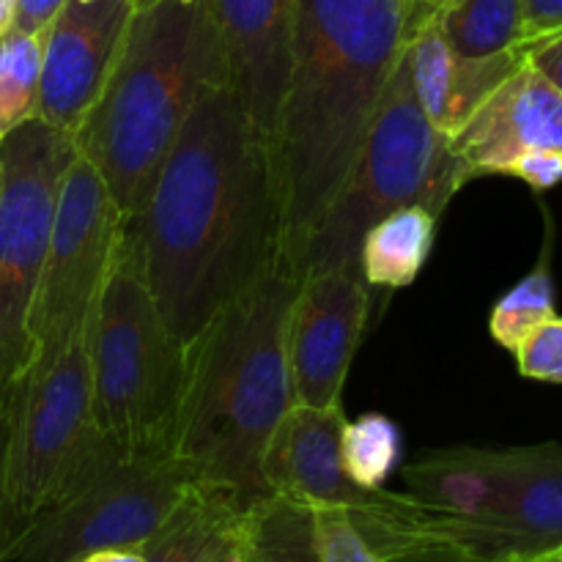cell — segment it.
<instances>
[{
	"label": "cell",
	"instance_id": "obj_14",
	"mask_svg": "<svg viewBox=\"0 0 562 562\" xmlns=\"http://www.w3.org/2000/svg\"><path fill=\"white\" fill-rule=\"evenodd\" d=\"M209 5L228 60V86L272 146L300 0H209Z\"/></svg>",
	"mask_w": 562,
	"mask_h": 562
},
{
	"label": "cell",
	"instance_id": "obj_12",
	"mask_svg": "<svg viewBox=\"0 0 562 562\" xmlns=\"http://www.w3.org/2000/svg\"><path fill=\"white\" fill-rule=\"evenodd\" d=\"M132 0H66L42 33L38 119L75 137L126 44Z\"/></svg>",
	"mask_w": 562,
	"mask_h": 562
},
{
	"label": "cell",
	"instance_id": "obj_16",
	"mask_svg": "<svg viewBox=\"0 0 562 562\" xmlns=\"http://www.w3.org/2000/svg\"><path fill=\"white\" fill-rule=\"evenodd\" d=\"M450 146L470 170V179L505 176L508 165L532 148L562 151V93L525 60L450 135Z\"/></svg>",
	"mask_w": 562,
	"mask_h": 562
},
{
	"label": "cell",
	"instance_id": "obj_23",
	"mask_svg": "<svg viewBox=\"0 0 562 562\" xmlns=\"http://www.w3.org/2000/svg\"><path fill=\"white\" fill-rule=\"evenodd\" d=\"M401 459V428L384 415L346 420L340 431V461L357 488L379 492Z\"/></svg>",
	"mask_w": 562,
	"mask_h": 562
},
{
	"label": "cell",
	"instance_id": "obj_22",
	"mask_svg": "<svg viewBox=\"0 0 562 562\" xmlns=\"http://www.w3.org/2000/svg\"><path fill=\"white\" fill-rule=\"evenodd\" d=\"M38 80H42V36L16 31L0 33V135L25 121L38 119Z\"/></svg>",
	"mask_w": 562,
	"mask_h": 562
},
{
	"label": "cell",
	"instance_id": "obj_2",
	"mask_svg": "<svg viewBox=\"0 0 562 562\" xmlns=\"http://www.w3.org/2000/svg\"><path fill=\"white\" fill-rule=\"evenodd\" d=\"M412 36L406 0H300L272 137L280 258L296 261L355 165Z\"/></svg>",
	"mask_w": 562,
	"mask_h": 562
},
{
	"label": "cell",
	"instance_id": "obj_34",
	"mask_svg": "<svg viewBox=\"0 0 562 562\" xmlns=\"http://www.w3.org/2000/svg\"><path fill=\"white\" fill-rule=\"evenodd\" d=\"M492 562H562V547L547 549V552H538V554H521V558H503Z\"/></svg>",
	"mask_w": 562,
	"mask_h": 562
},
{
	"label": "cell",
	"instance_id": "obj_13",
	"mask_svg": "<svg viewBox=\"0 0 562 562\" xmlns=\"http://www.w3.org/2000/svg\"><path fill=\"white\" fill-rule=\"evenodd\" d=\"M340 409H313L294 404L274 428L263 453V477L278 497L305 508H344L362 525L379 510L384 488L366 492L357 488L344 472L340 461Z\"/></svg>",
	"mask_w": 562,
	"mask_h": 562
},
{
	"label": "cell",
	"instance_id": "obj_27",
	"mask_svg": "<svg viewBox=\"0 0 562 562\" xmlns=\"http://www.w3.org/2000/svg\"><path fill=\"white\" fill-rule=\"evenodd\" d=\"M9 434H11V393L0 390V562H9L14 547L16 527L9 508V488H5V461H9Z\"/></svg>",
	"mask_w": 562,
	"mask_h": 562
},
{
	"label": "cell",
	"instance_id": "obj_15",
	"mask_svg": "<svg viewBox=\"0 0 562 562\" xmlns=\"http://www.w3.org/2000/svg\"><path fill=\"white\" fill-rule=\"evenodd\" d=\"M562 547V442L503 450V481L492 519L472 536L470 562L538 554Z\"/></svg>",
	"mask_w": 562,
	"mask_h": 562
},
{
	"label": "cell",
	"instance_id": "obj_3",
	"mask_svg": "<svg viewBox=\"0 0 562 562\" xmlns=\"http://www.w3.org/2000/svg\"><path fill=\"white\" fill-rule=\"evenodd\" d=\"M300 280L280 258L187 344L170 453L198 486L245 510L272 497L263 453L294 406L285 327Z\"/></svg>",
	"mask_w": 562,
	"mask_h": 562
},
{
	"label": "cell",
	"instance_id": "obj_9",
	"mask_svg": "<svg viewBox=\"0 0 562 562\" xmlns=\"http://www.w3.org/2000/svg\"><path fill=\"white\" fill-rule=\"evenodd\" d=\"M195 488L170 450L126 453L86 488L33 516L9 562H75L99 549H140Z\"/></svg>",
	"mask_w": 562,
	"mask_h": 562
},
{
	"label": "cell",
	"instance_id": "obj_32",
	"mask_svg": "<svg viewBox=\"0 0 562 562\" xmlns=\"http://www.w3.org/2000/svg\"><path fill=\"white\" fill-rule=\"evenodd\" d=\"M406 3H409L412 31H415V25H420L423 20L434 16V11L439 9V3H442V0H406Z\"/></svg>",
	"mask_w": 562,
	"mask_h": 562
},
{
	"label": "cell",
	"instance_id": "obj_26",
	"mask_svg": "<svg viewBox=\"0 0 562 562\" xmlns=\"http://www.w3.org/2000/svg\"><path fill=\"white\" fill-rule=\"evenodd\" d=\"M505 176H516L536 192H547L562 181V151L560 148H532L519 154L508 165Z\"/></svg>",
	"mask_w": 562,
	"mask_h": 562
},
{
	"label": "cell",
	"instance_id": "obj_25",
	"mask_svg": "<svg viewBox=\"0 0 562 562\" xmlns=\"http://www.w3.org/2000/svg\"><path fill=\"white\" fill-rule=\"evenodd\" d=\"M516 366L525 379L562 384V316L547 318L516 346Z\"/></svg>",
	"mask_w": 562,
	"mask_h": 562
},
{
	"label": "cell",
	"instance_id": "obj_28",
	"mask_svg": "<svg viewBox=\"0 0 562 562\" xmlns=\"http://www.w3.org/2000/svg\"><path fill=\"white\" fill-rule=\"evenodd\" d=\"M525 60L554 88L562 93V31L549 36L532 38L521 44Z\"/></svg>",
	"mask_w": 562,
	"mask_h": 562
},
{
	"label": "cell",
	"instance_id": "obj_7",
	"mask_svg": "<svg viewBox=\"0 0 562 562\" xmlns=\"http://www.w3.org/2000/svg\"><path fill=\"white\" fill-rule=\"evenodd\" d=\"M126 456L93 412L88 333L11 393L5 488L16 536L42 510L97 481Z\"/></svg>",
	"mask_w": 562,
	"mask_h": 562
},
{
	"label": "cell",
	"instance_id": "obj_31",
	"mask_svg": "<svg viewBox=\"0 0 562 562\" xmlns=\"http://www.w3.org/2000/svg\"><path fill=\"white\" fill-rule=\"evenodd\" d=\"M75 562H143L140 549H99V552H88Z\"/></svg>",
	"mask_w": 562,
	"mask_h": 562
},
{
	"label": "cell",
	"instance_id": "obj_20",
	"mask_svg": "<svg viewBox=\"0 0 562 562\" xmlns=\"http://www.w3.org/2000/svg\"><path fill=\"white\" fill-rule=\"evenodd\" d=\"M245 562H318L313 510L278 494L252 505L247 514Z\"/></svg>",
	"mask_w": 562,
	"mask_h": 562
},
{
	"label": "cell",
	"instance_id": "obj_10",
	"mask_svg": "<svg viewBox=\"0 0 562 562\" xmlns=\"http://www.w3.org/2000/svg\"><path fill=\"white\" fill-rule=\"evenodd\" d=\"M124 223L102 176L75 151L60 181L42 278L27 322L33 340L31 371L44 368L86 338L91 313L119 256Z\"/></svg>",
	"mask_w": 562,
	"mask_h": 562
},
{
	"label": "cell",
	"instance_id": "obj_35",
	"mask_svg": "<svg viewBox=\"0 0 562 562\" xmlns=\"http://www.w3.org/2000/svg\"><path fill=\"white\" fill-rule=\"evenodd\" d=\"M11 16H14V0H0V33L11 25Z\"/></svg>",
	"mask_w": 562,
	"mask_h": 562
},
{
	"label": "cell",
	"instance_id": "obj_21",
	"mask_svg": "<svg viewBox=\"0 0 562 562\" xmlns=\"http://www.w3.org/2000/svg\"><path fill=\"white\" fill-rule=\"evenodd\" d=\"M558 316L554 311V280H552V223L547 220V241L536 269L527 272L510 291H505L492 307L488 333L503 349L516 351L527 333Z\"/></svg>",
	"mask_w": 562,
	"mask_h": 562
},
{
	"label": "cell",
	"instance_id": "obj_8",
	"mask_svg": "<svg viewBox=\"0 0 562 562\" xmlns=\"http://www.w3.org/2000/svg\"><path fill=\"white\" fill-rule=\"evenodd\" d=\"M75 140L31 119L0 140V390L14 393L33 362L31 307L42 278L60 181Z\"/></svg>",
	"mask_w": 562,
	"mask_h": 562
},
{
	"label": "cell",
	"instance_id": "obj_11",
	"mask_svg": "<svg viewBox=\"0 0 562 562\" xmlns=\"http://www.w3.org/2000/svg\"><path fill=\"white\" fill-rule=\"evenodd\" d=\"M371 285L357 267L313 272L300 280L285 327L294 404L340 409L344 384L371 311Z\"/></svg>",
	"mask_w": 562,
	"mask_h": 562
},
{
	"label": "cell",
	"instance_id": "obj_19",
	"mask_svg": "<svg viewBox=\"0 0 562 562\" xmlns=\"http://www.w3.org/2000/svg\"><path fill=\"white\" fill-rule=\"evenodd\" d=\"M434 20L459 58H492L525 42L521 0H442Z\"/></svg>",
	"mask_w": 562,
	"mask_h": 562
},
{
	"label": "cell",
	"instance_id": "obj_4",
	"mask_svg": "<svg viewBox=\"0 0 562 562\" xmlns=\"http://www.w3.org/2000/svg\"><path fill=\"white\" fill-rule=\"evenodd\" d=\"M220 82H228V60L209 0H157L135 11L113 75L71 137L124 220L143 212L198 97Z\"/></svg>",
	"mask_w": 562,
	"mask_h": 562
},
{
	"label": "cell",
	"instance_id": "obj_6",
	"mask_svg": "<svg viewBox=\"0 0 562 562\" xmlns=\"http://www.w3.org/2000/svg\"><path fill=\"white\" fill-rule=\"evenodd\" d=\"M97 423L121 450H170L187 346L170 333L126 236L88 324Z\"/></svg>",
	"mask_w": 562,
	"mask_h": 562
},
{
	"label": "cell",
	"instance_id": "obj_33",
	"mask_svg": "<svg viewBox=\"0 0 562 562\" xmlns=\"http://www.w3.org/2000/svg\"><path fill=\"white\" fill-rule=\"evenodd\" d=\"M245 532H247V521H245V527H241L239 538H236V541L231 543V547L225 549V552L220 554L214 562H245Z\"/></svg>",
	"mask_w": 562,
	"mask_h": 562
},
{
	"label": "cell",
	"instance_id": "obj_18",
	"mask_svg": "<svg viewBox=\"0 0 562 562\" xmlns=\"http://www.w3.org/2000/svg\"><path fill=\"white\" fill-rule=\"evenodd\" d=\"M439 217L426 206H404L384 214L366 231L357 269L371 289H406L426 267L437 241Z\"/></svg>",
	"mask_w": 562,
	"mask_h": 562
},
{
	"label": "cell",
	"instance_id": "obj_24",
	"mask_svg": "<svg viewBox=\"0 0 562 562\" xmlns=\"http://www.w3.org/2000/svg\"><path fill=\"white\" fill-rule=\"evenodd\" d=\"M318 562H384L344 508H313Z\"/></svg>",
	"mask_w": 562,
	"mask_h": 562
},
{
	"label": "cell",
	"instance_id": "obj_17",
	"mask_svg": "<svg viewBox=\"0 0 562 562\" xmlns=\"http://www.w3.org/2000/svg\"><path fill=\"white\" fill-rule=\"evenodd\" d=\"M250 510L198 486L140 547L143 562H214L239 538Z\"/></svg>",
	"mask_w": 562,
	"mask_h": 562
},
{
	"label": "cell",
	"instance_id": "obj_1",
	"mask_svg": "<svg viewBox=\"0 0 562 562\" xmlns=\"http://www.w3.org/2000/svg\"><path fill=\"white\" fill-rule=\"evenodd\" d=\"M124 236L184 346L280 261L272 146L228 82L198 97Z\"/></svg>",
	"mask_w": 562,
	"mask_h": 562
},
{
	"label": "cell",
	"instance_id": "obj_36",
	"mask_svg": "<svg viewBox=\"0 0 562 562\" xmlns=\"http://www.w3.org/2000/svg\"><path fill=\"white\" fill-rule=\"evenodd\" d=\"M132 3H135V9H146V5L157 3V0H132Z\"/></svg>",
	"mask_w": 562,
	"mask_h": 562
},
{
	"label": "cell",
	"instance_id": "obj_5",
	"mask_svg": "<svg viewBox=\"0 0 562 562\" xmlns=\"http://www.w3.org/2000/svg\"><path fill=\"white\" fill-rule=\"evenodd\" d=\"M467 181L470 170L450 137L423 113L401 55L355 165L296 261V274L357 267L362 236L376 220L404 206H426L442 217Z\"/></svg>",
	"mask_w": 562,
	"mask_h": 562
},
{
	"label": "cell",
	"instance_id": "obj_29",
	"mask_svg": "<svg viewBox=\"0 0 562 562\" xmlns=\"http://www.w3.org/2000/svg\"><path fill=\"white\" fill-rule=\"evenodd\" d=\"M521 25L525 42L562 31V0H521Z\"/></svg>",
	"mask_w": 562,
	"mask_h": 562
},
{
	"label": "cell",
	"instance_id": "obj_30",
	"mask_svg": "<svg viewBox=\"0 0 562 562\" xmlns=\"http://www.w3.org/2000/svg\"><path fill=\"white\" fill-rule=\"evenodd\" d=\"M64 3L66 0H14V16H11V25H14L16 31L42 36L44 27L53 22V16L58 14Z\"/></svg>",
	"mask_w": 562,
	"mask_h": 562
}]
</instances>
